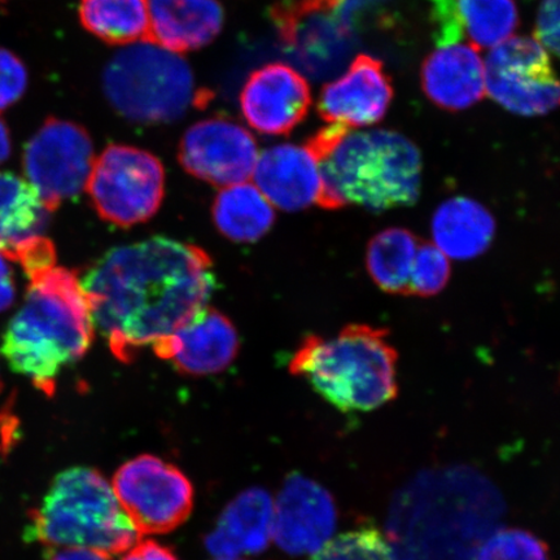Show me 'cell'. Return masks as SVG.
I'll return each mask as SVG.
<instances>
[{
    "label": "cell",
    "instance_id": "5",
    "mask_svg": "<svg viewBox=\"0 0 560 560\" xmlns=\"http://www.w3.org/2000/svg\"><path fill=\"white\" fill-rule=\"evenodd\" d=\"M396 349L388 331L349 325L331 339L307 336L291 361L293 375L341 411H373L398 392Z\"/></svg>",
    "mask_w": 560,
    "mask_h": 560
},
{
    "label": "cell",
    "instance_id": "10",
    "mask_svg": "<svg viewBox=\"0 0 560 560\" xmlns=\"http://www.w3.org/2000/svg\"><path fill=\"white\" fill-rule=\"evenodd\" d=\"M94 145L82 126L50 118L26 144L24 171L48 212L77 198L88 186Z\"/></svg>",
    "mask_w": 560,
    "mask_h": 560
},
{
    "label": "cell",
    "instance_id": "7",
    "mask_svg": "<svg viewBox=\"0 0 560 560\" xmlns=\"http://www.w3.org/2000/svg\"><path fill=\"white\" fill-rule=\"evenodd\" d=\"M103 86L118 114L139 124L177 120L191 105L208 100L195 90L186 60L150 42L117 52L104 69Z\"/></svg>",
    "mask_w": 560,
    "mask_h": 560
},
{
    "label": "cell",
    "instance_id": "36",
    "mask_svg": "<svg viewBox=\"0 0 560 560\" xmlns=\"http://www.w3.org/2000/svg\"><path fill=\"white\" fill-rule=\"evenodd\" d=\"M103 552L82 548H60L50 551L46 560H109Z\"/></svg>",
    "mask_w": 560,
    "mask_h": 560
},
{
    "label": "cell",
    "instance_id": "20",
    "mask_svg": "<svg viewBox=\"0 0 560 560\" xmlns=\"http://www.w3.org/2000/svg\"><path fill=\"white\" fill-rule=\"evenodd\" d=\"M252 177L270 205L287 212L317 205L322 192L318 161L306 145L282 144L264 151Z\"/></svg>",
    "mask_w": 560,
    "mask_h": 560
},
{
    "label": "cell",
    "instance_id": "12",
    "mask_svg": "<svg viewBox=\"0 0 560 560\" xmlns=\"http://www.w3.org/2000/svg\"><path fill=\"white\" fill-rule=\"evenodd\" d=\"M178 159L194 177L229 187L245 184L254 175L258 150L247 129L228 118L214 117L187 129Z\"/></svg>",
    "mask_w": 560,
    "mask_h": 560
},
{
    "label": "cell",
    "instance_id": "25",
    "mask_svg": "<svg viewBox=\"0 0 560 560\" xmlns=\"http://www.w3.org/2000/svg\"><path fill=\"white\" fill-rule=\"evenodd\" d=\"M213 221L228 240L250 243L261 240L275 225L276 213L256 186L241 184L225 187L217 195Z\"/></svg>",
    "mask_w": 560,
    "mask_h": 560
},
{
    "label": "cell",
    "instance_id": "1",
    "mask_svg": "<svg viewBox=\"0 0 560 560\" xmlns=\"http://www.w3.org/2000/svg\"><path fill=\"white\" fill-rule=\"evenodd\" d=\"M81 284L94 327L116 359L130 363L205 311L215 278L205 250L158 236L110 249Z\"/></svg>",
    "mask_w": 560,
    "mask_h": 560
},
{
    "label": "cell",
    "instance_id": "9",
    "mask_svg": "<svg viewBox=\"0 0 560 560\" xmlns=\"http://www.w3.org/2000/svg\"><path fill=\"white\" fill-rule=\"evenodd\" d=\"M112 488L140 536L170 534L192 513L190 479L155 455L126 462L115 474Z\"/></svg>",
    "mask_w": 560,
    "mask_h": 560
},
{
    "label": "cell",
    "instance_id": "11",
    "mask_svg": "<svg viewBox=\"0 0 560 560\" xmlns=\"http://www.w3.org/2000/svg\"><path fill=\"white\" fill-rule=\"evenodd\" d=\"M485 66L488 94L503 108L521 116L560 108V79L540 42L509 38L493 48Z\"/></svg>",
    "mask_w": 560,
    "mask_h": 560
},
{
    "label": "cell",
    "instance_id": "30",
    "mask_svg": "<svg viewBox=\"0 0 560 560\" xmlns=\"http://www.w3.org/2000/svg\"><path fill=\"white\" fill-rule=\"evenodd\" d=\"M475 560H551L548 546L530 532L508 528L492 532Z\"/></svg>",
    "mask_w": 560,
    "mask_h": 560
},
{
    "label": "cell",
    "instance_id": "8",
    "mask_svg": "<svg viewBox=\"0 0 560 560\" xmlns=\"http://www.w3.org/2000/svg\"><path fill=\"white\" fill-rule=\"evenodd\" d=\"M86 188L104 221L130 228L158 213L165 191L164 166L137 147L110 144L95 160Z\"/></svg>",
    "mask_w": 560,
    "mask_h": 560
},
{
    "label": "cell",
    "instance_id": "33",
    "mask_svg": "<svg viewBox=\"0 0 560 560\" xmlns=\"http://www.w3.org/2000/svg\"><path fill=\"white\" fill-rule=\"evenodd\" d=\"M535 35L545 50L560 58V0H542L538 10Z\"/></svg>",
    "mask_w": 560,
    "mask_h": 560
},
{
    "label": "cell",
    "instance_id": "21",
    "mask_svg": "<svg viewBox=\"0 0 560 560\" xmlns=\"http://www.w3.org/2000/svg\"><path fill=\"white\" fill-rule=\"evenodd\" d=\"M422 86L429 100L446 110H464L482 101L486 66L478 48L464 44L439 47L423 62Z\"/></svg>",
    "mask_w": 560,
    "mask_h": 560
},
{
    "label": "cell",
    "instance_id": "26",
    "mask_svg": "<svg viewBox=\"0 0 560 560\" xmlns=\"http://www.w3.org/2000/svg\"><path fill=\"white\" fill-rule=\"evenodd\" d=\"M79 13L83 27L105 44H152L147 0H81Z\"/></svg>",
    "mask_w": 560,
    "mask_h": 560
},
{
    "label": "cell",
    "instance_id": "16",
    "mask_svg": "<svg viewBox=\"0 0 560 560\" xmlns=\"http://www.w3.org/2000/svg\"><path fill=\"white\" fill-rule=\"evenodd\" d=\"M280 38L301 65L315 77L339 72L355 39L307 0L278 4L271 12Z\"/></svg>",
    "mask_w": 560,
    "mask_h": 560
},
{
    "label": "cell",
    "instance_id": "35",
    "mask_svg": "<svg viewBox=\"0 0 560 560\" xmlns=\"http://www.w3.org/2000/svg\"><path fill=\"white\" fill-rule=\"evenodd\" d=\"M16 290L13 282L12 270L7 258L0 255V312L9 310L15 300Z\"/></svg>",
    "mask_w": 560,
    "mask_h": 560
},
{
    "label": "cell",
    "instance_id": "18",
    "mask_svg": "<svg viewBox=\"0 0 560 560\" xmlns=\"http://www.w3.org/2000/svg\"><path fill=\"white\" fill-rule=\"evenodd\" d=\"M160 359L179 373L212 375L228 369L240 350L236 328L226 315L206 307L178 331L152 346Z\"/></svg>",
    "mask_w": 560,
    "mask_h": 560
},
{
    "label": "cell",
    "instance_id": "24",
    "mask_svg": "<svg viewBox=\"0 0 560 560\" xmlns=\"http://www.w3.org/2000/svg\"><path fill=\"white\" fill-rule=\"evenodd\" d=\"M433 244L454 258L472 260L492 244L495 235L494 217L480 202L458 196L441 205L433 214Z\"/></svg>",
    "mask_w": 560,
    "mask_h": 560
},
{
    "label": "cell",
    "instance_id": "17",
    "mask_svg": "<svg viewBox=\"0 0 560 560\" xmlns=\"http://www.w3.org/2000/svg\"><path fill=\"white\" fill-rule=\"evenodd\" d=\"M392 100L394 88L383 62L359 55L345 75L322 89L317 109L328 124L362 128L381 122Z\"/></svg>",
    "mask_w": 560,
    "mask_h": 560
},
{
    "label": "cell",
    "instance_id": "39",
    "mask_svg": "<svg viewBox=\"0 0 560 560\" xmlns=\"http://www.w3.org/2000/svg\"><path fill=\"white\" fill-rule=\"evenodd\" d=\"M0 390H2V383H0Z\"/></svg>",
    "mask_w": 560,
    "mask_h": 560
},
{
    "label": "cell",
    "instance_id": "31",
    "mask_svg": "<svg viewBox=\"0 0 560 560\" xmlns=\"http://www.w3.org/2000/svg\"><path fill=\"white\" fill-rule=\"evenodd\" d=\"M452 275L451 258L433 243L420 242L410 278V296L439 295Z\"/></svg>",
    "mask_w": 560,
    "mask_h": 560
},
{
    "label": "cell",
    "instance_id": "32",
    "mask_svg": "<svg viewBox=\"0 0 560 560\" xmlns=\"http://www.w3.org/2000/svg\"><path fill=\"white\" fill-rule=\"evenodd\" d=\"M27 86V70L15 54L0 48V110L15 104Z\"/></svg>",
    "mask_w": 560,
    "mask_h": 560
},
{
    "label": "cell",
    "instance_id": "13",
    "mask_svg": "<svg viewBox=\"0 0 560 560\" xmlns=\"http://www.w3.org/2000/svg\"><path fill=\"white\" fill-rule=\"evenodd\" d=\"M338 513L332 495L301 474L285 479L275 501L272 541L290 556L315 555L331 540Z\"/></svg>",
    "mask_w": 560,
    "mask_h": 560
},
{
    "label": "cell",
    "instance_id": "23",
    "mask_svg": "<svg viewBox=\"0 0 560 560\" xmlns=\"http://www.w3.org/2000/svg\"><path fill=\"white\" fill-rule=\"evenodd\" d=\"M151 42L174 54L199 50L222 31L223 9L217 0H147Z\"/></svg>",
    "mask_w": 560,
    "mask_h": 560
},
{
    "label": "cell",
    "instance_id": "38",
    "mask_svg": "<svg viewBox=\"0 0 560 560\" xmlns=\"http://www.w3.org/2000/svg\"><path fill=\"white\" fill-rule=\"evenodd\" d=\"M217 560H241L237 558H217Z\"/></svg>",
    "mask_w": 560,
    "mask_h": 560
},
{
    "label": "cell",
    "instance_id": "29",
    "mask_svg": "<svg viewBox=\"0 0 560 560\" xmlns=\"http://www.w3.org/2000/svg\"><path fill=\"white\" fill-rule=\"evenodd\" d=\"M311 560H396V556L381 530L362 527L332 538Z\"/></svg>",
    "mask_w": 560,
    "mask_h": 560
},
{
    "label": "cell",
    "instance_id": "15",
    "mask_svg": "<svg viewBox=\"0 0 560 560\" xmlns=\"http://www.w3.org/2000/svg\"><path fill=\"white\" fill-rule=\"evenodd\" d=\"M311 105L310 83L282 62L255 70L241 94L245 121L264 136H289L305 120Z\"/></svg>",
    "mask_w": 560,
    "mask_h": 560
},
{
    "label": "cell",
    "instance_id": "28",
    "mask_svg": "<svg viewBox=\"0 0 560 560\" xmlns=\"http://www.w3.org/2000/svg\"><path fill=\"white\" fill-rule=\"evenodd\" d=\"M354 39L360 34L395 24L396 0H310Z\"/></svg>",
    "mask_w": 560,
    "mask_h": 560
},
{
    "label": "cell",
    "instance_id": "27",
    "mask_svg": "<svg viewBox=\"0 0 560 560\" xmlns=\"http://www.w3.org/2000/svg\"><path fill=\"white\" fill-rule=\"evenodd\" d=\"M408 229L389 228L369 243L366 268L371 279L390 295L410 296V278L420 245Z\"/></svg>",
    "mask_w": 560,
    "mask_h": 560
},
{
    "label": "cell",
    "instance_id": "22",
    "mask_svg": "<svg viewBox=\"0 0 560 560\" xmlns=\"http://www.w3.org/2000/svg\"><path fill=\"white\" fill-rule=\"evenodd\" d=\"M275 500L262 488H252L231 501L206 538L215 558L258 555L272 541Z\"/></svg>",
    "mask_w": 560,
    "mask_h": 560
},
{
    "label": "cell",
    "instance_id": "6",
    "mask_svg": "<svg viewBox=\"0 0 560 560\" xmlns=\"http://www.w3.org/2000/svg\"><path fill=\"white\" fill-rule=\"evenodd\" d=\"M139 538L114 488L89 467L68 468L56 476L25 529L30 542L90 549L108 557L128 551Z\"/></svg>",
    "mask_w": 560,
    "mask_h": 560
},
{
    "label": "cell",
    "instance_id": "19",
    "mask_svg": "<svg viewBox=\"0 0 560 560\" xmlns=\"http://www.w3.org/2000/svg\"><path fill=\"white\" fill-rule=\"evenodd\" d=\"M438 47L467 40L475 48H494L520 24L514 0H430Z\"/></svg>",
    "mask_w": 560,
    "mask_h": 560
},
{
    "label": "cell",
    "instance_id": "14",
    "mask_svg": "<svg viewBox=\"0 0 560 560\" xmlns=\"http://www.w3.org/2000/svg\"><path fill=\"white\" fill-rule=\"evenodd\" d=\"M48 213L30 182L0 172V255L26 275L55 265L54 244L44 235Z\"/></svg>",
    "mask_w": 560,
    "mask_h": 560
},
{
    "label": "cell",
    "instance_id": "4",
    "mask_svg": "<svg viewBox=\"0 0 560 560\" xmlns=\"http://www.w3.org/2000/svg\"><path fill=\"white\" fill-rule=\"evenodd\" d=\"M30 279L25 303L4 334L2 353L15 373L51 396L62 369L88 352L94 322L74 271L52 266Z\"/></svg>",
    "mask_w": 560,
    "mask_h": 560
},
{
    "label": "cell",
    "instance_id": "37",
    "mask_svg": "<svg viewBox=\"0 0 560 560\" xmlns=\"http://www.w3.org/2000/svg\"><path fill=\"white\" fill-rule=\"evenodd\" d=\"M11 153V139L10 131L7 129V126L2 118H0V164L3 163L7 159H9Z\"/></svg>",
    "mask_w": 560,
    "mask_h": 560
},
{
    "label": "cell",
    "instance_id": "34",
    "mask_svg": "<svg viewBox=\"0 0 560 560\" xmlns=\"http://www.w3.org/2000/svg\"><path fill=\"white\" fill-rule=\"evenodd\" d=\"M121 560H179L167 546L156 541H138L126 551Z\"/></svg>",
    "mask_w": 560,
    "mask_h": 560
},
{
    "label": "cell",
    "instance_id": "2",
    "mask_svg": "<svg viewBox=\"0 0 560 560\" xmlns=\"http://www.w3.org/2000/svg\"><path fill=\"white\" fill-rule=\"evenodd\" d=\"M501 513L494 487L470 468L425 472L397 495L388 541L396 560H475Z\"/></svg>",
    "mask_w": 560,
    "mask_h": 560
},
{
    "label": "cell",
    "instance_id": "3",
    "mask_svg": "<svg viewBox=\"0 0 560 560\" xmlns=\"http://www.w3.org/2000/svg\"><path fill=\"white\" fill-rule=\"evenodd\" d=\"M305 145L319 165L320 208L353 205L377 213L415 206L419 199L422 158L398 132L330 125Z\"/></svg>",
    "mask_w": 560,
    "mask_h": 560
}]
</instances>
